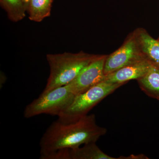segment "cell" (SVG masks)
<instances>
[{"label":"cell","mask_w":159,"mask_h":159,"mask_svg":"<svg viewBox=\"0 0 159 159\" xmlns=\"http://www.w3.org/2000/svg\"><path fill=\"white\" fill-rule=\"evenodd\" d=\"M123 85L102 80L75 96L71 105L58 116V120L64 122H73L87 116L95 106Z\"/></svg>","instance_id":"cell-3"},{"label":"cell","mask_w":159,"mask_h":159,"mask_svg":"<svg viewBox=\"0 0 159 159\" xmlns=\"http://www.w3.org/2000/svg\"><path fill=\"white\" fill-rule=\"evenodd\" d=\"M99 56V54H88L83 51L77 53L65 52L47 54L50 74L43 92L68 84L82 70Z\"/></svg>","instance_id":"cell-2"},{"label":"cell","mask_w":159,"mask_h":159,"mask_svg":"<svg viewBox=\"0 0 159 159\" xmlns=\"http://www.w3.org/2000/svg\"><path fill=\"white\" fill-rule=\"evenodd\" d=\"M107 55H99L85 67L68 86L75 96L84 93L103 80L104 64Z\"/></svg>","instance_id":"cell-6"},{"label":"cell","mask_w":159,"mask_h":159,"mask_svg":"<svg viewBox=\"0 0 159 159\" xmlns=\"http://www.w3.org/2000/svg\"><path fill=\"white\" fill-rule=\"evenodd\" d=\"M25 3V5L26 8H27V10H28V8H29V2H30V0H23Z\"/></svg>","instance_id":"cell-13"},{"label":"cell","mask_w":159,"mask_h":159,"mask_svg":"<svg viewBox=\"0 0 159 159\" xmlns=\"http://www.w3.org/2000/svg\"><path fill=\"white\" fill-rule=\"evenodd\" d=\"M52 2L53 0H30L28 8L29 19L40 22L50 16Z\"/></svg>","instance_id":"cell-11"},{"label":"cell","mask_w":159,"mask_h":159,"mask_svg":"<svg viewBox=\"0 0 159 159\" xmlns=\"http://www.w3.org/2000/svg\"><path fill=\"white\" fill-rule=\"evenodd\" d=\"M143 59L133 32H131L119 49L107 55L104 64V75H107L125 66Z\"/></svg>","instance_id":"cell-5"},{"label":"cell","mask_w":159,"mask_h":159,"mask_svg":"<svg viewBox=\"0 0 159 159\" xmlns=\"http://www.w3.org/2000/svg\"><path fill=\"white\" fill-rule=\"evenodd\" d=\"M133 32L142 58L159 68V40L154 39L143 28H138Z\"/></svg>","instance_id":"cell-8"},{"label":"cell","mask_w":159,"mask_h":159,"mask_svg":"<svg viewBox=\"0 0 159 159\" xmlns=\"http://www.w3.org/2000/svg\"><path fill=\"white\" fill-rule=\"evenodd\" d=\"M151 65L145 60L136 61L112 73L104 75L103 80L112 83L125 84L129 80L139 79L145 75L151 67Z\"/></svg>","instance_id":"cell-7"},{"label":"cell","mask_w":159,"mask_h":159,"mask_svg":"<svg viewBox=\"0 0 159 159\" xmlns=\"http://www.w3.org/2000/svg\"><path fill=\"white\" fill-rule=\"evenodd\" d=\"M70 159H119L109 156L103 152L96 142L84 144L82 147L70 149Z\"/></svg>","instance_id":"cell-10"},{"label":"cell","mask_w":159,"mask_h":159,"mask_svg":"<svg viewBox=\"0 0 159 159\" xmlns=\"http://www.w3.org/2000/svg\"><path fill=\"white\" fill-rule=\"evenodd\" d=\"M0 2L9 19L12 21L17 22L26 16L27 9L23 0H0Z\"/></svg>","instance_id":"cell-12"},{"label":"cell","mask_w":159,"mask_h":159,"mask_svg":"<svg viewBox=\"0 0 159 159\" xmlns=\"http://www.w3.org/2000/svg\"><path fill=\"white\" fill-rule=\"evenodd\" d=\"M106 133V129L97 125L94 114L73 122H64L57 119L49 126L40 139V159H48L57 152L96 143Z\"/></svg>","instance_id":"cell-1"},{"label":"cell","mask_w":159,"mask_h":159,"mask_svg":"<svg viewBox=\"0 0 159 159\" xmlns=\"http://www.w3.org/2000/svg\"><path fill=\"white\" fill-rule=\"evenodd\" d=\"M158 39L159 40V38Z\"/></svg>","instance_id":"cell-14"},{"label":"cell","mask_w":159,"mask_h":159,"mask_svg":"<svg viewBox=\"0 0 159 159\" xmlns=\"http://www.w3.org/2000/svg\"><path fill=\"white\" fill-rule=\"evenodd\" d=\"M137 80L141 90L148 97L159 100V68L152 66L143 77Z\"/></svg>","instance_id":"cell-9"},{"label":"cell","mask_w":159,"mask_h":159,"mask_svg":"<svg viewBox=\"0 0 159 159\" xmlns=\"http://www.w3.org/2000/svg\"><path fill=\"white\" fill-rule=\"evenodd\" d=\"M75 96L68 84L43 92L26 107L24 117L28 119L44 114L58 116L71 105Z\"/></svg>","instance_id":"cell-4"}]
</instances>
